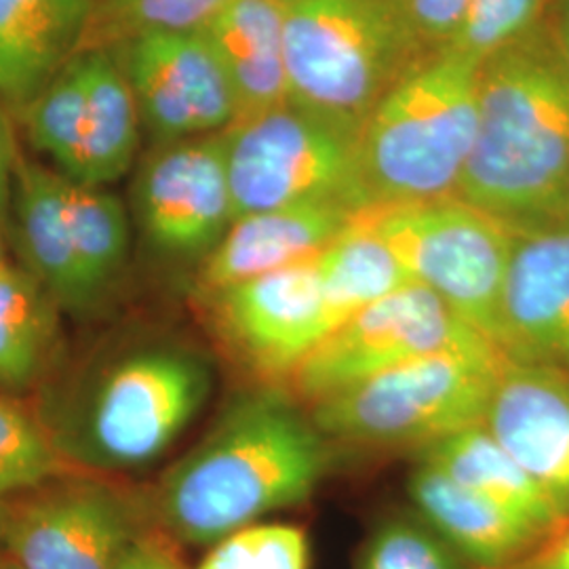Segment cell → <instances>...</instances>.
Listing matches in <instances>:
<instances>
[{"label": "cell", "instance_id": "6da1fadb", "mask_svg": "<svg viewBox=\"0 0 569 569\" xmlns=\"http://www.w3.org/2000/svg\"><path fill=\"white\" fill-rule=\"evenodd\" d=\"M331 456L287 388H253L146 491L152 526L176 545L213 547L270 512L305 505Z\"/></svg>", "mask_w": 569, "mask_h": 569}, {"label": "cell", "instance_id": "7a4b0ae2", "mask_svg": "<svg viewBox=\"0 0 569 569\" xmlns=\"http://www.w3.org/2000/svg\"><path fill=\"white\" fill-rule=\"evenodd\" d=\"M458 197L510 230L569 216V68L542 23L481 61Z\"/></svg>", "mask_w": 569, "mask_h": 569}, {"label": "cell", "instance_id": "3957f363", "mask_svg": "<svg viewBox=\"0 0 569 569\" xmlns=\"http://www.w3.org/2000/svg\"><path fill=\"white\" fill-rule=\"evenodd\" d=\"M213 388L203 355L171 342L119 346L81 371L41 416L74 467L121 472L163 456Z\"/></svg>", "mask_w": 569, "mask_h": 569}, {"label": "cell", "instance_id": "277c9868", "mask_svg": "<svg viewBox=\"0 0 569 569\" xmlns=\"http://www.w3.org/2000/svg\"><path fill=\"white\" fill-rule=\"evenodd\" d=\"M481 60L428 51L359 133V178L369 204L458 197L477 136Z\"/></svg>", "mask_w": 569, "mask_h": 569}, {"label": "cell", "instance_id": "5b68a950", "mask_svg": "<svg viewBox=\"0 0 569 569\" xmlns=\"http://www.w3.org/2000/svg\"><path fill=\"white\" fill-rule=\"evenodd\" d=\"M428 51L406 0H293L284 7L289 102L359 133Z\"/></svg>", "mask_w": 569, "mask_h": 569}, {"label": "cell", "instance_id": "8992f818", "mask_svg": "<svg viewBox=\"0 0 569 569\" xmlns=\"http://www.w3.org/2000/svg\"><path fill=\"white\" fill-rule=\"evenodd\" d=\"M507 355L493 342L456 346L388 369L306 407L329 443L420 451L486 425Z\"/></svg>", "mask_w": 569, "mask_h": 569}, {"label": "cell", "instance_id": "52a82bcc", "mask_svg": "<svg viewBox=\"0 0 569 569\" xmlns=\"http://www.w3.org/2000/svg\"><path fill=\"white\" fill-rule=\"evenodd\" d=\"M357 222L392 251L416 283L435 291L500 348L512 230L460 197L369 204Z\"/></svg>", "mask_w": 569, "mask_h": 569}, {"label": "cell", "instance_id": "ba28073f", "mask_svg": "<svg viewBox=\"0 0 569 569\" xmlns=\"http://www.w3.org/2000/svg\"><path fill=\"white\" fill-rule=\"evenodd\" d=\"M234 220L293 204L367 201L359 178V131L284 102L224 129Z\"/></svg>", "mask_w": 569, "mask_h": 569}, {"label": "cell", "instance_id": "9c48e42d", "mask_svg": "<svg viewBox=\"0 0 569 569\" xmlns=\"http://www.w3.org/2000/svg\"><path fill=\"white\" fill-rule=\"evenodd\" d=\"M152 529L146 493L89 472L0 502L4 552L20 569H114Z\"/></svg>", "mask_w": 569, "mask_h": 569}, {"label": "cell", "instance_id": "30bf717a", "mask_svg": "<svg viewBox=\"0 0 569 569\" xmlns=\"http://www.w3.org/2000/svg\"><path fill=\"white\" fill-rule=\"evenodd\" d=\"M479 342L489 340L435 291L409 283L333 329L306 355L284 388L310 407L413 359Z\"/></svg>", "mask_w": 569, "mask_h": 569}, {"label": "cell", "instance_id": "8fae6325", "mask_svg": "<svg viewBox=\"0 0 569 569\" xmlns=\"http://www.w3.org/2000/svg\"><path fill=\"white\" fill-rule=\"evenodd\" d=\"M199 306L213 338L258 387L284 388L327 336L317 258L230 284L199 298Z\"/></svg>", "mask_w": 569, "mask_h": 569}, {"label": "cell", "instance_id": "7c38bea8", "mask_svg": "<svg viewBox=\"0 0 569 569\" xmlns=\"http://www.w3.org/2000/svg\"><path fill=\"white\" fill-rule=\"evenodd\" d=\"M131 211L159 256L199 268L234 222L224 131L157 146L133 180Z\"/></svg>", "mask_w": 569, "mask_h": 569}, {"label": "cell", "instance_id": "4fadbf2b", "mask_svg": "<svg viewBox=\"0 0 569 569\" xmlns=\"http://www.w3.org/2000/svg\"><path fill=\"white\" fill-rule=\"evenodd\" d=\"M110 51L157 146L220 133L237 119L232 87L203 32L152 34Z\"/></svg>", "mask_w": 569, "mask_h": 569}, {"label": "cell", "instance_id": "5bb4252c", "mask_svg": "<svg viewBox=\"0 0 569 569\" xmlns=\"http://www.w3.org/2000/svg\"><path fill=\"white\" fill-rule=\"evenodd\" d=\"M500 350L512 363L569 371V216L512 230Z\"/></svg>", "mask_w": 569, "mask_h": 569}, {"label": "cell", "instance_id": "9a60e30c", "mask_svg": "<svg viewBox=\"0 0 569 569\" xmlns=\"http://www.w3.org/2000/svg\"><path fill=\"white\" fill-rule=\"evenodd\" d=\"M486 427L528 470L569 526V371L509 361Z\"/></svg>", "mask_w": 569, "mask_h": 569}, {"label": "cell", "instance_id": "2e32d148", "mask_svg": "<svg viewBox=\"0 0 569 569\" xmlns=\"http://www.w3.org/2000/svg\"><path fill=\"white\" fill-rule=\"evenodd\" d=\"M357 213L342 203H310L268 209L234 220L224 239L197 268L192 284L197 300L317 258Z\"/></svg>", "mask_w": 569, "mask_h": 569}, {"label": "cell", "instance_id": "e0dca14e", "mask_svg": "<svg viewBox=\"0 0 569 569\" xmlns=\"http://www.w3.org/2000/svg\"><path fill=\"white\" fill-rule=\"evenodd\" d=\"M16 239L26 268L63 312L89 315L100 308L82 272L63 199V176L39 163L18 159Z\"/></svg>", "mask_w": 569, "mask_h": 569}, {"label": "cell", "instance_id": "ac0fdd59", "mask_svg": "<svg viewBox=\"0 0 569 569\" xmlns=\"http://www.w3.org/2000/svg\"><path fill=\"white\" fill-rule=\"evenodd\" d=\"M407 491L416 515L479 569L509 568L549 540L425 460L411 470Z\"/></svg>", "mask_w": 569, "mask_h": 569}, {"label": "cell", "instance_id": "d6986e66", "mask_svg": "<svg viewBox=\"0 0 569 569\" xmlns=\"http://www.w3.org/2000/svg\"><path fill=\"white\" fill-rule=\"evenodd\" d=\"M96 0H0V103L18 112L81 51Z\"/></svg>", "mask_w": 569, "mask_h": 569}, {"label": "cell", "instance_id": "ffe728a7", "mask_svg": "<svg viewBox=\"0 0 569 569\" xmlns=\"http://www.w3.org/2000/svg\"><path fill=\"white\" fill-rule=\"evenodd\" d=\"M203 34L232 87L237 119L289 102L284 4L277 0H230Z\"/></svg>", "mask_w": 569, "mask_h": 569}, {"label": "cell", "instance_id": "44dd1931", "mask_svg": "<svg viewBox=\"0 0 569 569\" xmlns=\"http://www.w3.org/2000/svg\"><path fill=\"white\" fill-rule=\"evenodd\" d=\"M418 460L443 470L456 483L526 521L542 536L566 528L547 493L486 425L465 428L418 453Z\"/></svg>", "mask_w": 569, "mask_h": 569}, {"label": "cell", "instance_id": "7402d4cb", "mask_svg": "<svg viewBox=\"0 0 569 569\" xmlns=\"http://www.w3.org/2000/svg\"><path fill=\"white\" fill-rule=\"evenodd\" d=\"M60 305L26 268H0V390L37 387L61 346Z\"/></svg>", "mask_w": 569, "mask_h": 569}, {"label": "cell", "instance_id": "603a6c76", "mask_svg": "<svg viewBox=\"0 0 569 569\" xmlns=\"http://www.w3.org/2000/svg\"><path fill=\"white\" fill-rule=\"evenodd\" d=\"M87 61V157L81 183L108 186L131 169L140 146V110L110 49L82 51Z\"/></svg>", "mask_w": 569, "mask_h": 569}, {"label": "cell", "instance_id": "cb8c5ba5", "mask_svg": "<svg viewBox=\"0 0 569 569\" xmlns=\"http://www.w3.org/2000/svg\"><path fill=\"white\" fill-rule=\"evenodd\" d=\"M323 283L327 336L352 315L416 283L392 251L357 218L317 256Z\"/></svg>", "mask_w": 569, "mask_h": 569}, {"label": "cell", "instance_id": "d4e9b609", "mask_svg": "<svg viewBox=\"0 0 569 569\" xmlns=\"http://www.w3.org/2000/svg\"><path fill=\"white\" fill-rule=\"evenodd\" d=\"M63 199L82 272L96 298L103 305L129 260V211L106 186L74 182L66 176Z\"/></svg>", "mask_w": 569, "mask_h": 569}, {"label": "cell", "instance_id": "484cf974", "mask_svg": "<svg viewBox=\"0 0 569 569\" xmlns=\"http://www.w3.org/2000/svg\"><path fill=\"white\" fill-rule=\"evenodd\" d=\"M87 100V61L77 53L20 112L30 143L74 182H82L84 173Z\"/></svg>", "mask_w": 569, "mask_h": 569}, {"label": "cell", "instance_id": "4316f807", "mask_svg": "<svg viewBox=\"0 0 569 569\" xmlns=\"http://www.w3.org/2000/svg\"><path fill=\"white\" fill-rule=\"evenodd\" d=\"M230 0H96L81 51L117 49L152 34L203 32Z\"/></svg>", "mask_w": 569, "mask_h": 569}, {"label": "cell", "instance_id": "83f0119b", "mask_svg": "<svg viewBox=\"0 0 569 569\" xmlns=\"http://www.w3.org/2000/svg\"><path fill=\"white\" fill-rule=\"evenodd\" d=\"M81 472L63 458L39 413L0 395V502Z\"/></svg>", "mask_w": 569, "mask_h": 569}, {"label": "cell", "instance_id": "f1b7e54d", "mask_svg": "<svg viewBox=\"0 0 569 569\" xmlns=\"http://www.w3.org/2000/svg\"><path fill=\"white\" fill-rule=\"evenodd\" d=\"M355 569H479L418 515L382 521L359 550Z\"/></svg>", "mask_w": 569, "mask_h": 569}, {"label": "cell", "instance_id": "f546056e", "mask_svg": "<svg viewBox=\"0 0 569 569\" xmlns=\"http://www.w3.org/2000/svg\"><path fill=\"white\" fill-rule=\"evenodd\" d=\"M310 545L302 528L253 523L216 542L197 569H308Z\"/></svg>", "mask_w": 569, "mask_h": 569}, {"label": "cell", "instance_id": "4dcf8cb0", "mask_svg": "<svg viewBox=\"0 0 569 569\" xmlns=\"http://www.w3.org/2000/svg\"><path fill=\"white\" fill-rule=\"evenodd\" d=\"M549 0H470L449 49L486 60L540 26Z\"/></svg>", "mask_w": 569, "mask_h": 569}, {"label": "cell", "instance_id": "1f68e13d", "mask_svg": "<svg viewBox=\"0 0 569 569\" xmlns=\"http://www.w3.org/2000/svg\"><path fill=\"white\" fill-rule=\"evenodd\" d=\"M409 16L430 49L448 47L458 34L470 0H406Z\"/></svg>", "mask_w": 569, "mask_h": 569}, {"label": "cell", "instance_id": "d6a6232c", "mask_svg": "<svg viewBox=\"0 0 569 569\" xmlns=\"http://www.w3.org/2000/svg\"><path fill=\"white\" fill-rule=\"evenodd\" d=\"M114 569H188L178 552V545L171 542L159 529L143 533L122 555Z\"/></svg>", "mask_w": 569, "mask_h": 569}, {"label": "cell", "instance_id": "836d02e7", "mask_svg": "<svg viewBox=\"0 0 569 569\" xmlns=\"http://www.w3.org/2000/svg\"><path fill=\"white\" fill-rule=\"evenodd\" d=\"M505 569H569V526Z\"/></svg>", "mask_w": 569, "mask_h": 569}, {"label": "cell", "instance_id": "e575fe53", "mask_svg": "<svg viewBox=\"0 0 569 569\" xmlns=\"http://www.w3.org/2000/svg\"><path fill=\"white\" fill-rule=\"evenodd\" d=\"M18 152H16V140L11 133V124L7 121L0 103V211L9 197V188L13 183V173L18 164Z\"/></svg>", "mask_w": 569, "mask_h": 569}, {"label": "cell", "instance_id": "d590c367", "mask_svg": "<svg viewBox=\"0 0 569 569\" xmlns=\"http://www.w3.org/2000/svg\"><path fill=\"white\" fill-rule=\"evenodd\" d=\"M555 34H557V42H559V49H561V56L568 63L569 68V28L568 26H555Z\"/></svg>", "mask_w": 569, "mask_h": 569}, {"label": "cell", "instance_id": "8d00e7d4", "mask_svg": "<svg viewBox=\"0 0 569 569\" xmlns=\"http://www.w3.org/2000/svg\"><path fill=\"white\" fill-rule=\"evenodd\" d=\"M559 26H568L569 28V0H561V9H559Z\"/></svg>", "mask_w": 569, "mask_h": 569}, {"label": "cell", "instance_id": "74e56055", "mask_svg": "<svg viewBox=\"0 0 569 569\" xmlns=\"http://www.w3.org/2000/svg\"><path fill=\"white\" fill-rule=\"evenodd\" d=\"M4 264H9V260H7V251H4V237H2V228H0V268H2Z\"/></svg>", "mask_w": 569, "mask_h": 569}, {"label": "cell", "instance_id": "f35d334b", "mask_svg": "<svg viewBox=\"0 0 569 569\" xmlns=\"http://www.w3.org/2000/svg\"><path fill=\"white\" fill-rule=\"evenodd\" d=\"M0 569H20V568H18V566H16V563H13V561H11V559H9V557H4V559H2V561H0Z\"/></svg>", "mask_w": 569, "mask_h": 569}, {"label": "cell", "instance_id": "ab89813d", "mask_svg": "<svg viewBox=\"0 0 569 569\" xmlns=\"http://www.w3.org/2000/svg\"><path fill=\"white\" fill-rule=\"evenodd\" d=\"M7 557V552H4V545H2V533H0V561Z\"/></svg>", "mask_w": 569, "mask_h": 569}, {"label": "cell", "instance_id": "60d3db41", "mask_svg": "<svg viewBox=\"0 0 569 569\" xmlns=\"http://www.w3.org/2000/svg\"><path fill=\"white\" fill-rule=\"evenodd\" d=\"M277 2H281V4H284V7H287V4H291L293 0H277Z\"/></svg>", "mask_w": 569, "mask_h": 569}]
</instances>
